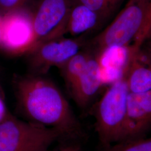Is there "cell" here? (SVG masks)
I'll return each instance as SVG.
<instances>
[{
    "label": "cell",
    "instance_id": "obj_1",
    "mask_svg": "<svg viewBox=\"0 0 151 151\" xmlns=\"http://www.w3.org/2000/svg\"><path fill=\"white\" fill-rule=\"evenodd\" d=\"M17 105L24 120L56 130L61 139L77 142L85 132L63 93L53 82L41 76L17 78Z\"/></svg>",
    "mask_w": 151,
    "mask_h": 151
},
{
    "label": "cell",
    "instance_id": "obj_2",
    "mask_svg": "<svg viewBox=\"0 0 151 151\" xmlns=\"http://www.w3.org/2000/svg\"><path fill=\"white\" fill-rule=\"evenodd\" d=\"M151 27V0H129L108 27L86 44L97 56L132 41L139 46Z\"/></svg>",
    "mask_w": 151,
    "mask_h": 151
},
{
    "label": "cell",
    "instance_id": "obj_3",
    "mask_svg": "<svg viewBox=\"0 0 151 151\" xmlns=\"http://www.w3.org/2000/svg\"><path fill=\"white\" fill-rule=\"evenodd\" d=\"M129 93L124 77L111 84L93 109L95 126L101 147L120 142Z\"/></svg>",
    "mask_w": 151,
    "mask_h": 151
},
{
    "label": "cell",
    "instance_id": "obj_4",
    "mask_svg": "<svg viewBox=\"0 0 151 151\" xmlns=\"http://www.w3.org/2000/svg\"><path fill=\"white\" fill-rule=\"evenodd\" d=\"M60 139L55 130L10 114L0 121V151H48Z\"/></svg>",
    "mask_w": 151,
    "mask_h": 151
},
{
    "label": "cell",
    "instance_id": "obj_5",
    "mask_svg": "<svg viewBox=\"0 0 151 151\" xmlns=\"http://www.w3.org/2000/svg\"><path fill=\"white\" fill-rule=\"evenodd\" d=\"M74 0H38L31 11L35 46L62 37Z\"/></svg>",
    "mask_w": 151,
    "mask_h": 151
},
{
    "label": "cell",
    "instance_id": "obj_6",
    "mask_svg": "<svg viewBox=\"0 0 151 151\" xmlns=\"http://www.w3.org/2000/svg\"><path fill=\"white\" fill-rule=\"evenodd\" d=\"M1 48L14 55L28 53L35 40L31 12L25 8L2 15Z\"/></svg>",
    "mask_w": 151,
    "mask_h": 151
},
{
    "label": "cell",
    "instance_id": "obj_7",
    "mask_svg": "<svg viewBox=\"0 0 151 151\" xmlns=\"http://www.w3.org/2000/svg\"><path fill=\"white\" fill-rule=\"evenodd\" d=\"M60 38L39 44L27 54L30 65L37 75L47 72L52 67L60 68L79 53L86 42L81 38ZM33 75V74H32Z\"/></svg>",
    "mask_w": 151,
    "mask_h": 151
},
{
    "label": "cell",
    "instance_id": "obj_8",
    "mask_svg": "<svg viewBox=\"0 0 151 151\" xmlns=\"http://www.w3.org/2000/svg\"><path fill=\"white\" fill-rule=\"evenodd\" d=\"M151 128V91L129 92L122 141L145 137Z\"/></svg>",
    "mask_w": 151,
    "mask_h": 151
},
{
    "label": "cell",
    "instance_id": "obj_9",
    "mask_svg": "<svg viewBox=\"0 0 151 151\" xmlns=\"http://www.w3.org/2000/svg\"><path fill=\"white\" fill-rule=\"evenodd\" d=\"M103 83L101 65L92 53L84 70L67 88L77 106L84 109L96 96Z\"/></svg>",
    "mask_w": 151,
    "mask_h": 151
},
{
    "label": "cell",
    "instance_id": "obj_10",
    "mask_svg": "<svg viewBox=\"0 0 151 151\" xmlns=\"http://www.w3.org/2000/svg\"><path fill=\"white\" fill-rule=\"evenodd\" d=\"M130 93H141L151 91V65L139 47L133 45L130 48L128 60L123 74Z\"/></svg>",
    "mask_w": 151,
    "mask_h": 151
},
{
    "label": "cell",
    "instance_id": "obj_11",
    "mask_svg": "<svg viewBox=\"0 0 151 151\" xmlns=\"http://www.w3.org/2000/svg\"><path fill=\"white\" fill-rule=\"evenodd\" d=\"M104 22L95 11L74 1L68 18L66 32L73 37L83 36L96 29Z\"/></svg>",
    "mask_w": 151,
    "mask_h": 151
},
{
    "label": "cell",
    "instance_id": "obj_12",
    "mask_svg": "<svg viewBox=\"0 0 151 151\" xmlns=\"http://www.w3.org/2000/svg\"><path fill=\"white\" fill-rule=\"evenodd\" d=\"M92 54L89 50H81L60 67L67 86L71 84L84 70Z\"/></svg>",
    "mask_w": 151,
    "mask_h": 151
},
{
    "label": "cell",
    "instance_id": "obj_13",
    "mask_svg": "<svg viewBox=\"0 0 151 151\" xmlns=\"http://www.w3.org/2000/svg\"><path fill=\"white\" fill-rule=\"evenodd\" d=\"M124 0H74L95 11L105 22L118 10Z\"/></svg>",
    "mask_w": 151,
    "mask_h": 151
},
{
    "label": "cell",
    "instance_id": "obj_14",
    "mask_svg": "<svg viewBox=\"0 0 151 151\" xmlns=\"http://www.w3.org/2000/svg\"><path fill=\"white\" fill-rule=\"evenodd\" d=\"M100 151H151V137L119 142L101 147Z\"/></svg>",
    "mask_w": 151,
    "mask_h": 151
},
{
    "label": "cell",
    "instance_id": "obj_15",
    "mask_svg": "<svg viewBox=\"0 0 151 151\" xmlns=\"http://www.w3.org/2000/svg\"><path fill=\"white\" fill-rule=\"evenodd\" d=\"M30 0H0V12L2 15L12 11L24 9Z\"/></svg>",
    "mask_w": 151,
    "mask_h": 151
},
{
    "label": "cell",
    "instance_id": "obj_16",
    "mask_svg": "<svg viewBox=\"0 0 151 151\" xmlns=\"http://www.w3.org/2000/svg\"><path fill=\"white\" fill-rule=\"evenodd\" d=\"M139 49L151 65V27L140 44Z\"/></svg>",
    "mask_w": 151,
    "mask_h": 151
},
{
    "label": "cell",
    "instance_id": "obj_17",
    "mask_svg": "<svg viewBox=\"0 0 151 151\" xmlns=\"http://www.w3.org/2000/svg\"><path fill=\"white\" fill-rule=\"evenodd\" d=\"M48 151H50L49 150ZM56 151H81V146L77 142H71L62 146Z\"/></svg>",
    "mask_w": 151,
    "mask_h": 151
},
{
    "label": "cell",
    "instance_id": "obj_18",
    "mask_svg": "<svg viewBox=\"0 0 151 151\" xmlns=\"http://www.w3.org/2000/svg\"><path fill=\"white\" fill-rule=\"evenodd\" d=\"M7 115L8 114L7 113L5 104L0 96V121L4 119Z\"/></svg>",
    "mask_w": 151,
    "mask_h": 151
},
{
    "label": "cell",
    "instance_id": "obj_19",
    "mask_svg": "<svg viewBox=\"0 0 151 151\" xmlns=\"http://www.w3.org/2000/svg\"><path fill=\"white\" fill-rule=\"evenodd\" d=\"M1 22H2V15L0 12V48H1L2 40H1Z\"/></svg>",
    "mask_w": 151,
    "mask_h": 151
}]
</instances>
